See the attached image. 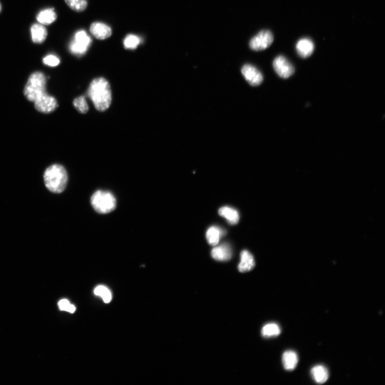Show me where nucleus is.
<instances>
[{
    "label": "nucleus",
    "mask_w": 385,
    "mask_h": 385,
    "mask_svg": "<svg viewBox=\"0 0 385 385\" xmlns=\"http://www.w3.org/2000/svg\"><path fill=\"white\" fill-rule=\"evenodd\" d=\"M88 95L99 111H104L111 105L112 96L110 83L104 78H98L90 84Z\"/></svg>",
    "instance_id": "1"
},
{
    "label": "nucleus",
    "mask_w": 385,
    "mask_h": 385,
    "mask_svg": "<svg viewBox=\"0 0 385 385\" xmlns=\"http://www.w3.org/2000/svg\"><path fill=\"white\" fill-rule=\"evenodd\" d=\"M90 32L98 39L104 40L110 38L112 34L111 28L100 22L93 23L90 27Z\"/></svg>",
    "instance_id": "10"
},
{
    "label": "nucleus",
    "mask_w": 385,
    "mask_h": 385,
    "mask_svg": "<svg viewBox=\"0 0 385 385\" xmlns=\"http://www.w3.org/2000/svg\"><path fill=\"white\" fill-rule=\"evenodd\" d=\"M58 305L59 309L62 311L74 313L76 310L75 306L73 304H70L69 301L66 299L60 301Z\"/></svg>",
    "instance_id": "25"
},
{
    "label": "nucleus",
    "mask_w": 385,
    "mask_h": 385,
    "mask_svg": "<svg viewBox=\"0 0 385 385\" xmlns=\"http://www.w3.org/2000/svg\"><path fill=\"white\" fill-rule=\"evenodd\" d=\"M221 231L215 226L210 227L207 232V239L209 245L216 246L219 243Z\"/></svg>",
    "instance_id": "20"
},
{
    "label": "nucleus",
    "mask_w": 385,
    "mask_h": 385,
    "mask_svg": "<svg viewBox=\"0 0 385 385\" xmlns=\"http://www.w3.org/2000/svg\"><path fill=\"white\" fill-rule=\"evenodd\" d=\"M273 67L278 75L282 78L290 77L294 73V68L290 61L284 56L276 57L274 61Z\"/></svg>",
    "instance_id": "7"
},
{
    "label": "nucleus",
    "mask_w": 385,
    "mask_h": 385,
    "mask_svg": "<svg viewBox=\"0 0 385 385\" xmlns=\"http://www.w3.org/2000/svg\"><path fill=\"white\" fill-rule=\"evenodd\" d=\"M34 103L36 110L44 113L54 111L58 106L56 100L47 93L42 95Z\"/></svg>",
    "instance_id": "8"
},
{
    "label": "nucleus",
    "mask_w": 385,
    "mask_h": 385,
    "mask_svg": "<svg viewBox=\"0 0 385 385\" xmlns=\"http://www.w3.org/2000/svg\"><path fill=\"white\" fill-rule=\"evenodd\" d=\"M31 31L32 39L35 43H43L47 38V29L42 24H33L31 27Z\"/></svg>",
    "instance_id": "16"
},
{
    "label": "nucleus",
    "mask_w": 385,
    "mask_h": 385,
    "mask_svg": "<svg viewBox=\"0 0 385 385\" xmlns=\"http://www.w3.org/2000/svg\"><path fill=\"white\" fill-rule=\"evenodd\" d=\"M65 1L72 10L77 12L85 10L87 6L86 0H65Z\"/></svg>",
    "instance_id": "21"
},
{
    "label": "nucleus",
    "mask_w": 385,
    "mask_h": 385,
    "mask_svg": "<svg viewBox=\"0 0 385 385\" xmlns=\"http://www.w3.org/2000/svg\"><path fill=\"white\" fill-rule=\"evenodd\" d=\"M91 204L98 213L106 214L110 213L116 207V200L110 192L98 191L94 192L91 197Z\"/></svg>",
    "instance_id": "4"
},
{
    "label": "nucleus",
    "mask_w": 385,
    "mask_h": 385,
    "mask_svg": "<svg viewBox=\"0 0 385 385\" xmlns=\"http://www.w3.org/2000/svg\"><path fill=\"white\" fill-rule=\"evenodd\" d=\"M311 374L314 381L320 384L326 383L329 379V371L326 366L317 365L311 370Z\"/></svg>",
    "instance_id": "15"
},
{
    "label": "nucleus",
    "mask_w": 385,
    "mask_h": 385,
    "mask_svg": "<svg viewBox=\"0 0 385 385\" xmlns=\"http://www.w3.org/2000/svg\"><path fill=\"white\" fill-rule=\"evenodd\" d=\"M211 255L213 258L217 261H228L231 259L232 257L231 248L227 244L222 245L213 248Z\"/></svg>",
    "instance_id": "13"
},
{
    "label": "nucleus",
    "mask_w": 385,
    "mask_h": 385,
    "mask_svg": "<svg viewBox=\"0 0 385 385\" xmlns=\"http://www.w3.org/2000/svg\"><path fill=\"white\" fill-rule=\"evenodd\" d=\"M219 214L225 218L231 225H236L239 220V213L236 210L224 207L220 209Z\"/></svg>",
    "instance_id": "18"
},
{
    "label": "nucleus",
    "mask_w": 385,
    "mask_h": 385,
    "mask_svg": "<svg viewBox=\"0 0 385 385\" xmlns=\"http://www.w3.org/2000/svg\"><path fill=\"white\" fill-rule=\"evenodd\" d=\"M242 72L246 81L251 86L260 85L263 81V77L261 72L253 65H245L242 68Z\"/></svg>",
    "instance_id": "9"
},
{
    "label": "nucleus",
    "mask_w": 385,
    "mask_h": 385,
    "mask_svg": "<svg viewBox=\"0 0 385 385\" xmlns=\"http://www.w3.org/2000/svg\"><path fill=\"white\" fill-rule=\"evenodd\" d=\"M274 35L269 30H263L252 38L249 42L252 50L261 51L266 50L273 43Z\"/></svg>",
    "instance_id": "6"
},
{
    "label": "nucleus",
    "mask_w": 385,
    "mask_h": 385,
    "mask_svg": "<svg viewBox=\"0 0 385 385\" xmlns=\"http://www.w3.org/2000/svg\"><path fill=\"white\" fill-rule=\"evenodd\" d=\"M282 361L286 370L293 371L296 368L299 362L298 354L293 351H286L282 356Z\"/></svg>",
    "instance_id": "14"
},
{
    "label": "nucleus",
    "mask_w": 385,
    "mask_h": 385,
    "mask_svg": "<svg viewBox=\"0 0 385 385\" xmlns=\"http://www.w3.org/2000/svg\"><path fill=\"white\" fill-rule=\"evenodd\" d=\"M94 293L96 296H100L103 299L105 303H108L111 302V294L107 287L104 286H99L95 289Z\"/></svg>",
    "instance_id": "23"
},
{
    "label": "nucleus",
    "mask_w": 385,
    "mask_h": 385,
    "mask_svg": "<svg viewBox=\"0 0 385 385\" xmlns=\"http://www.w3.org/2000/svg\"><path fill=\"white\" fill-rule=\"evenodd\" d=\"M47 79L43 73L34 72L29 76L24 90V94L29 101L34 102L46 93Z\"/></svg>",
    "instance_id": "3"
},
{
    "label": "nucleus",
    "mask_w": 385,
    "mask_h": 385,
    "mask_svg": "<svg viewBox=\"0 0 385 385\" xmlns=\"http://www.w3.org/2000/svg\"><path fill=\"white\" fill-rule=\"evenodd\" d=\"M280 333V327L274 323L266 325L262 330V335L264 338H273L278 336Z\"/></svg>",
    "instance_id": "19"
},
{
    "label": "nucleus",
    "mask_w": 385,
    "mask_h": 385,
    "mask_svg": "<svg viewBox=\"0 0 385 385\" xmlns=\"http://www.w3.org/2000/svg\"><path fill=\"white\" fill-rule=\"evenodd\" d=\"M74 105L78 111L86 113L88 111V105L83 96H80L74 101Z\"/></svg>",
    "instance_id": "24"
},
{
    "label": "nucleus",
    "mask_w": 385,
    "mask_h": 385,
    "mask_svg": "<svg viewBox=\"0 0 385 385\" xmlns=\"http://www.w3.org/2000/svg\"><path fill=\"white\" fill-rule=\"evenodd\" d=\"M314 44L309 38L300 39L296 45V50L298 55L303 58L310 56L314 52Z\"/></svg>",
    "instance_id": "11"
},
{
    "label": "nucleus",
    "mask_w": 385,
    "mask_h": 385,
    "mask_svg": "<svg viewBox=\"0 0 385 385\" xmlns=\"http://www.w3.org/2000/svg\"><path fill=\"white\" fill-rule=\"evenodd\" d=\"M91 44V38L85 31L81 30L76 33L74 40L70 44L69 50L75 55L81 56L87 52Z\"/></svg>",
    "instance_id": "5"
},
{
    "label": "nucleus",
    "mask_w": 385,
    "mask_h": 385,
    "mask_svg": "<svg viewBox=\"0 0 385 385\" xmlns=\"http://www.w3.org/2000/svg\"><path fill=\"white\" fill-rule=\"evenodd\" d=\"M1 9H2L1 4V3H0V13H1Z\"/></svg>",
    "instance_id": "27"
},
{
    "label": "nucleus",
    "mask_w": 385,
    "mask_h": 385,
    "mask_svg": "<svg viewBox=\"0 0 385 385\" xmlns=\"http://www.w3.org/2000/svg\"><path fill=\"white\" fill-rule=\"evenodd\" d=\"M43 62L50 67H54L59 64L60 60L56 56L51 54V55H48L44 58Z\"/></svg>",
    "instance_id": "26"
},
{
    "label": "nucleus",
    "mask_w": 385,
    "mask_h": 385,
    "mask_svg": "<svg viewBox=\"0 0 385 385\" xmlns=\"http://www.w3.org/2000/svg\"><path fill=\"white\" fill-rule=\"evenodd\" d=\"M44 177L47 189L55 193H61L67 185L68 174L61 165H53L48 167Z\"/></svg>",
    "instance_id": "2"
},
{
    "label": "nucleus",
    "mask_w": 385,
    "mask_h": 385,
    "mask_svg": "<svg viewBox=\"0 0 385 385\" xmlns=\"http://www.w3.org/2000/svg\"><path fill=\"white\" fill-rule=\"evenodd\" d=\"M57 19V15L54 9H46L40 12L37 20L42 25L48 26Z\"/></svg>",
    "instance_id": "17"
},
{
    "label": "nucleus",
    "mask_w": 385,
    "mask_h": 385,
    "mask_svg": "<svg viewBox=\"0 0 385 385\" xmlns=\"http://www.w3.org/2000/svg\"><path fill=\"white\" fill-rule=\"evenodd\" d=\"M255 262L253 256L248 250H243L241 253V262L238 270L241 273H247L253 269Z\"/></svg>",
    "instance_id": "12"
},
{
    "label": "nucleus",
    "mask_w": 385,
    "mask_h": 385,
    "mask_svg": "<svg viewBox=\"0 0 385 385\" xmlns=\"http://www.w3.org/2000/svg\"><path fill=\"white\" fill-rule=\"evenodd\" d=\"M140 43V38L134 34L128 35L124 41V45L126 49L135 50Z\"/></svg>",
    "instance_id": "22"
}]
</instances>
